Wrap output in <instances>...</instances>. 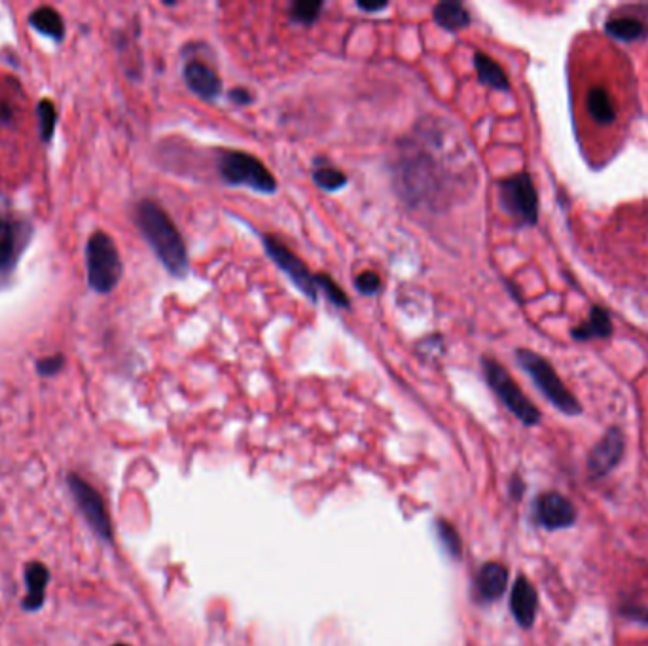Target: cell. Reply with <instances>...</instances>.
<instances>
[{"label":"cell","instance_id":"21","mask_svg":"<svg viewBox=\"0 0 648 646\" xmlns=\"http://www.w3.org/2000/svg\"><path fill=\"white\" fill-rule=\"evenodd\" d=\"M311 177H313V182L324 192H338L347 186V175L343 173L342 169H338L330 163L317 165L313 169Z\"/></svg>","mask_w":648,"mask_h":646},{"label":"cell","instance_id":"15","mask_svg":"<svg viewBox=\"0 0 648 646\" xmlns=\"http://www.w3.org/2000/svg\"><path fill=\"white\" fill-rule=\"evenodd\" d=\"M432 19L438 27H442L448 33H459L470 27L472 18L468 14L465 4L457 0H442L434 4L432 8Z\"/></svg>","mask_w":648,"mask_h":646},{"label":"cell","instance_id":"6","mask_svg":"<svg viewBox=\"0 0 648 646\" xmlns=\"http://www.w3.org/2000/svg\"><path fill=\"white\" fill-rule=\"evenodd\" d=\"M122 260L112 237L97 232L88 241V281L95 292L107 294L120 283Z\"/></svg>","mask_w":648,"mask_h":646},{"label":"cell","instance_id":"2","mask_svg":"<svg viewBox=\"0 0 648 646\" xmlns=\"http://www.w3.org/2000/svg\"><path fill=\"white\" fill-rule=\"evenodd\" d=\"M137 224L144 239L162 262L163 268L173 277L184 279L190 270L188 251L171 216L167 215L156 201L144 199L137 207Z\"/></svg>","mask_w":648,"mask_h":646},{"label":"cell","instance_id":"13","mask_svg":"<svg viewBox=\"0 0 648 646\" xmlns=\"http://www.w3.org/2000/svg\"><path fill=\"white\" fill-rule=\"evenodd\" d=\"M537 609H539V595H537V590L533 588V584L525 576H520L516 580L514 588H512L510 611H512L516 622L523 629H529L535 624Z\"/></svg>","mask_w":648,"mask_h":646},{"label":"cell","instance_id":"24","mask_svg":"<svg viewBox=\"0 0 648 646\" xmlns=\"http://www.w3.org/2000/svg\"><path fill=\"white\" fill-rule=\"evenodd\" d=\"M317 287H319V292H323L324 298L332 306L340 307V309H351L349 296L343 292V288L328 273H317Z\"/></svg>","mask_w":648,"mask_h":646},{"label":"cell","instance_id":"5","mask_svg":"<svg viewBox=\"0 0 648 646\" xmlns=\"http://www.w3.org/2000/svg\"><path fill=\"white\" fill-rule=\"evenodd\" d=\"M482 368H484L487 385L491 387V391L495 395L499 396V400L506 406V410L514 413L527 427L537 425L540 421V412L537 410V406L523 395L518 383L504 370L503 366L491 357H484Z\"/></svg>","mask_w":648,"mask_h":646},{"label":"cell","instance_id":"14","mask_svg":"<svg viewBox=\"0 0 648 646\" xmlns=\"http://www.w3.org/2000/svg\"><path fill=\"white\" fill-rule=\"evenodd\" d=\"M508 586V571L501 563H486L476 576L478 597L484 601H497L503 597Z\"/></svg>","mask_w":648,"mask_h":646},{"label":"cell","instance_id":"10","mask_svg":"<svg viewBox=\"0 0 648 646\" xmlns=\"http://www.w3.org/2000/svg\"><path fill=\"white\" fill-rule=\"evenodd\" d=\"M535 520L548 531L569 529L575 525V506L559 493H544L535 503Z\"/></svg>","mask_w":648,"mask_h":646},{"label":"cell","instance_id":"9","mask_svg":"<svg viewBox=\"0 0 648 646\" xmlns=\"http://www.w3.org/2000/svg\"><path fill=\"white\" fill-rule=\"evenodd\" d=\"M69 487H71L74 501L78 504V508L84 514L86 521L90 523L91 529L101 539L112 540V525H110L105 501L101 499V495L88 482H84L76 474L69 476Z\"/></svg>","mask_w":648,"mask_h":646},{"label":"cell","instance_id":"31","mask_svg":"<svg viewBox=\"0 0 648 646\" xmlns=\"http://www.w3.org/2000/svg\"><path fill=\"white\" fill-rule=\"evenodd\" d=\"M359 10L366 12V14H378V12H383L389 4L387 2H379V4H364V2H357Z\"/></svg>","mask_w":648,"mask_h":646},{"label":"cell","instance_id":"11","mask_svg":"<svg viewBox=\"0 0 648 646\" xmlns=\"http://www.w3.org/2000/svg\"><path fill=\"white\" fill-rule=\"evenodd\" d=\"M624 448H626L624 432L616 427L609 429V432L601 438V442L592 449V453L588 457V468H590L592 478H603L618 467V463L622 461V455H624Z\"/></svg>","mask_w":648,"mask_h":646},{"label":"cell","instance_id":"8","mask_svg":"<svg viewBox=\"0 0 648 646\" xmlns=\"http://www.w3.org/2000/svg\"><path fill=\"white\" fill-rule=\"evenodd\" d=\"M501 207L523 226H535L539 220L537 188L527 173H516L499 184Z\"/></svg>","mask_w":648,"mask_h":646},{"label":"cell","instance_id":"32","mask_svg":"<svg viewBox=\"0 0 648 646\" xmlns=\"http://www.w3.org/2000/svg\"><path fill=\"white\" fill-rule=\"evenodd\" d=\"M510 491H512V495L514 497H522L523 493V484L518 480V478H514L512 480V484H510Z\"/></svg>","mask_w":648,"mask_h":646},{"label":"cell","instance_id":"1","mask_svg":"<svg viewBox=\"0 0 648 646\" xmlns=\"http://www.w3.org/2000/svg\"><path fill=\"white\" fill-rule=\"evenodd\" d=\"M446 133L436 122L425 120L398 143L395 186L398 196L412 207L444 209L455 196L453 158L440 152Z\"/></svg>","mask_w":648,"mask_h":646},{"label":"cell","instance_id":"12","mask_svg":"<svg viewBox=\"0 0 648 646\" xmlns=\"http://www.w3.org/2000/svg\"><path fill=\"white\" fill-rule=\"evenodd\" d=\"M182 76L188 90L203 101H215L222 91V80L215 69L198 59H192L184 65Z\"/></svg>","mask_w":648,"mask_h":646},{"label":"cell","instance_id":"33","mask_svg":"<svg viewBox=\"0 0 648 646\" xmlns=\"http://www.w3.org/2000/svg\"><path fill=\"white\" fill-rule=\"evenodd\" d=\"M114 646H129V645H122V643H120V645H114Z\"/></svg>","mask_w":648,"mask_h":646},{"label":"cell","instance_id":"18","mask_svg":"<svg viewBox=\"0 0 648 646\" xmlns=\"http://www.w3.org/2000/svg\"><path fill=\"white\" fill-rule=\"evenodd\" d=\"M474 69L478 74V80L484 86H489L497 91L510 90V82H508V76H506L503 67L484 52L474 54Z\"/></svg>","mask_w":648,"mask_h":646},{"label":"cell","instance_id":"27","mask_svg":"<svg viewBox=\"0 0 648 646\" xmlns=\"http://www.w3.org/2000/svg\"><path fill=\"white\" fill-rule=\"evenodd\" d=\"M55 108L50 101H42L38 105V122H40V135L44 141H50L54 135Z\"/></svg>","mask_w":648,"mask_h":646},{"label":"cell","instance_id":"7","mask_svg":"<svg viewBox=\"0 0 648 646\" xmlns=\"http://www.w3.org/2000/svg\"><path fill=\"white\" fill-rule=\"evenodd\" d=\"M262 247H264L266 254L270 256L271 262L292 281V285L298 288L309 302L317 304L319 302L317 273L309 270L306 262L292 249H288L285 241H281L275 235H262Z\"/></svg>","mask_w":648,"mask_h":646},{"label":"cell","instance_id":"20","mask_svg":"<svg viewBox=\"0 0 648 646\" xmlns=\"http://www.w3.org/2000/svg\"><path fill=\"white\" fill-rule=\"evenodd\" d=\"M29 21L42 35L50 36L54 40H61L65 36V23L54 8H48V6L38 8L31 14Z\"/></svg>","mask_w":648,"mask_h":646},{"label":"cell","instance_id":"29","mask_svg":"<svg viewBox=\"0 0 648 646\" xmlns=\"http://www.w3.org/2000/svg\"><path fill=\"white\" fill-rule=\"evenodd\" d=\"M61 366H63V357H50L38 362V372L42 376H54L61 370Z\"/></svg>","mask_w":648,"mask_h":646},{"label":"cell","instance_id":"28","mask_svg":"<svg viewBox=\"0 0 648 646\" xmlns=\"http://www.w3.org/2000/svg\"><path fill=\"white\" fill-rule=\"evenodd\" d=\"M355 287L362 296H374L383 287V281L376 271H362L355 277Z\"/></svg>","mask_w":648,"mask_h":646},{"label":"cell","instance_id":"19","mask_svg":"<svg viewBox=\"0 0 648 646\" xmlns=\"http://www.w3.org/2000/svg\"><path fill=\"white\" fill-rule=\"evenodd\" d=\"M612 332V323L609 313L601 307H592V313H590V319L584 324H580L578 328H575L573 336L576 340H594V338H607L611 336Z\"/></svg>","mask_w":648,"mask_h":646},{"label":"cell","instance_id":"4","mask_svg":"<svg viewBox=\"0 0 648 646\" xmlns=\"http://www.w3.org/2000/svg\"><path fill=\"white\" fill-rule=\"evenodd\" d=\"M516 359L520 362L523 370L535 381L540 393L546 396L558 408L559 412L567 413V415L580 413L578 400L569 393V389L563 385V381L559 379L556 370L552 368V364L548 360L542 359L540 355L529 351V349H518Z\"/></svg>","mask_w":648,"mask_h":646},{"label":"cell","instance_id":"25","mask_svg":"<svg viewBox=\"0 0 648 646\" xmlns=\"http://www.w3.org/2000/svg\"><path fill=\"white\" fill-rule=\"evenodd\" d=\"M323 8V2L300 0V2L290 4L288 16H290V19H292L294 23H300V25H313V23L319 19V16H321Z\"/></svg>","mask_w":648,"mask_h":646},{"label":"cell","instance_id":"17","mask_svg":"<svg viewBox=\"0 0 648 646\" xmlns=\"http://www.w3.org/2000/svg\"><path fill=\"white\" fill-rule=\"evenodd\" d=\"M586 108L592 122L599 126H611L616 122V105L611 93L605 88H592L586 97Z\"/></svg>","mask_w":648,"mask_h":646},{"label":"cell","instance_id":"3","mask_svg":"<svg viewBox=\"0 0 648 646\" xmlns=\"http://www.w3.org/2000/svg\"><path fill=\"white\" fill-rule=\"evenodd\" d=\"M218 173L228 186H245L256 194L271 196L277 192V180L270 169L243 150H220Z\"/></svg>","mask_w":648,"mask_h":646},{"label":"cell","instance_id":"22","mask_svg":"<svg viewBox=\"0 0 648 646\" xmlns=\"http://www.w3.org/2000/svg\"><path fill=\"white\" fill-rule=\"evenodd\" d=\"M436 537H438L440 546L444 548V552L451 559H455V561L461 559V556H463V542H461L457 529L451 525L450 521H436Z\"/></svg>","mask_w":648,"mask_h":646},{"label":"cell","instance_id":"30","mask_svg":"<svg viewBox=\"0 0 648 646\" xmlns=\"http://www.w3.org/2000/svg\"><path fill=\"white\" fill-rule=\"evenodd\" d=\"M228 99L237 107H249L254 101L251 91L245 90V88H234V90L228 91Z\"/></svg>","mask_w":648,"mask_h":646},{"label":"cell","instance_id":"23","mask_svg":"<svg viewBox=\"0 0 648 646\" xmlns=\"http://www.w3.org/2000/svg\"><path fill=\"white\" fill-rule=\"evenodd\" d=\"M605 29H607L609 35L618 38V40H626V42L637 40L639 36H643V33H645L643 23L633 18L611 19Z\"/></svg>","mask_w":648,"mask_h":646},{"label":"cell","instance_id":"16","mask_svg":"<svg viewBox=\"0 0 648 646\" xmlns=\"http://www.w3.org/2000/svg\"><path fill=\"white\" fill-rule=\"evenodd\" d=\"M48 580H50V571L46 569V565H42L38 561H33V563L27 565V569H25L27 597L23 601V607L27 611H38L44 605Z\"/></svg>","mask_w":648,"mask_h":646},{"label":"cell","instance_id":"26","mask_svg":"<svg viewBox=\"0 0 648 646\" xmlns=\"http://www.w3.org/2000/svg\"><path fill=\"white\" fill-rule=\"evenodd\" d=\"M16 247V235L10 222H0V268H6L12 262Z\"/></svg>","mask_w":648,"mask_h":646}]
</instances>
